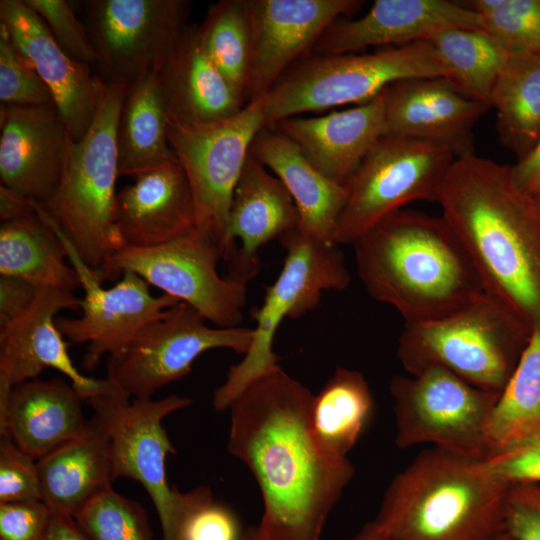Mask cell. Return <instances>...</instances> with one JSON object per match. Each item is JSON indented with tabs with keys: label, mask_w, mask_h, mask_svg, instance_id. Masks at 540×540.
<instances>
[{
	"label": "cell",
	"mask_w": 540,
	"mask_h": 540,
	"mask_svg": "<svg viewBox=\"0 0 540 540\" xmlns=\"http://www.w3.org/2000/svg\"><path fill=\"white\" fill-rule=\"evenodd\" d=\"M313 396L277 365L229 406L228 450L258 483L265 540H319L353 478L351 462L326 454L313 435Z\"/></svg>",
	"instance_id": "6da1fadb"
},
{
	"label": "cell",
	"mask_w": 540,
	"mask_h": 540,
	"mask_svg": "<svg viewBox=\"0 0 540 540\" xmlns=\"http://www.w3.org/2000/svg\"><path fill=\"white\" fill-rule=\"evenodd\" d=\"M438 203L484 291L531 332L540 326V214L511 166L475 154L456 158Z\"/></svg>",
	"instance_id": "7a4b0ae2"
},
{
	"label": "cell",
	"mask_w": 540,
	"mask_h": 540,
	"mask_svg": "<svg viewBox=\"0 0 540 540\" xmlns=\"http://www.w3.org/2000/svg\"><path fill=\"white\" fill-rule=\"evenodd\" d=\"M352 246L367 293L395 308L405 325L448 315L485 292L464 247L442 216L401 209Z\"/></svg>",
	"instance_id": "3957f363"
},
{
	"label": "cell",
	"mask_w": 540,
	"mask_h": 540,
	"mask_svg": "<svg viewBox=\"0 0 540 540\" xmlns=\"http://www.w3.org/2000/svg\"><path fill=\"white\" fill-rule=\"evenodd\" d=\"M512 485L484 459L431 447L392 479L374 521L390 540H492Z\"/></svg>",
	"instance_id": "277c9868"
},
{
	"label": "cell",
	"mask_w": 540,
	"mask_h": 540,
	"mask_svg": "<svg viewBox=\"0 0 540 540\" xmlns=\"http://www.w3.org/2000/svg\"><path fill=\"white\" fill-rule=\"evenodd\" d=\"M104 82L91 126L80 140L70 137L60 184L53 197L40 205L98 275L108 257L125 246L115 220L116 134L129 84Z\"/></svg>",
	"instance_id": "5b68a950"
},
{
	"label": "cell",
	"mask_w": 540,
	"mask_h": 540,
	"mask_svg": "<svg viewBox=\"0 0 540 540\" xmlns=\"http://www.w3.org/2000/svg\"><path fill=\"white\" fill-rule=\"evenodd\" d=\"M530 335L515 313L484 292L448 315L405 325L397 357L411 375L437 366L478 388L501 393Z\"/></svg>",
	"instance_id": "8992f818"
},
{
	"label": "cell",
	"mask_w": 540,
	"mask_h": 540,
	"mask_svg": "<svg viewBox=\"0 0 540 540\" xmlns=\"http://www.w3.org/2000/svg\"><path fill=\"white\" fill-rule=\"evenodd\" d=\"M93 410L91 420L106 434L111 452L112 479L140 483L155 507L161 525V540H183L189 518L212 502L209 486L180 492L169 485L166 460L175 454L163 420L191 405L178 395L161 399H132L114 384L85 401Z\"/></svg>",
	"instance_id": "52a82bcc"
},
{
	"label": "cell",
	"mask_w": 540,
	"mask_h": 540,
	"mask_svg": "<svg viewBox=\"0 0 540 540\" xmlns=\"http://www.w3.org/2000/svg\"><path fill=\"white\" fill-rule=\"evenodd\" d=\"M450 72L429 41L372 53L308 54L294 63L265 95L266 127L303 113L361 104L389 85Z\"/></svg>",
	"instance_id": "ba28073f"
},
{
	"label": "cell",
	"mask_w": 540,
	"mask_h": 540,
	"mask_svg": "<svg viewBox=\"0 0 540 540\" xmlns=\"http://www.w3.org/2000/svg\"><path fill=\"white\" fill-rule=\"evenodd\" d=\"M279 242L286 252L283 267L266 288L262 305L251 312L256 326L249 351L229 367L225 381L213 392L212 405L217 411L229 409L250 383L278 365L273 341L284 318L305 315L318 306L323 291H342L350 284L337 244L314 240L299 228L281 236Z\"/></svg>",
	"instance_id": "9c48e42d"
},
{
	"label": "cell",
	"mask_w": 540,
	"mask_h": 540,
	"mask_svg": "<svg viewBox=\"0 0 540 540\" xmlns=\"http://www.w3.org/2000/svg\"><path fill=\"white\" fill-rule=\"evenodd\" d=\"M264 127L265 95L216 122L195 124L169 119V144L193 194L195 231L212 242L226 262L237 248L228 232L233 192L252 142Z\"/></svg>",
	"instance_id": "30bf717a"
},
{
	"label": "cell",
	"mask_w": 540,
	"mask_h": 540,
	"mask_svg": "<svg viewBox=\"0 0 540 540\" xmlns=\"http://www.w3.org/2000/svg\"><path fill=\"white\" fill-rule=\"evenodd\" d=\"M389 392L397 447L431 444L478 459L491 455L486 429L500 393L478 388L437 366L393 377Z\"/></svg>",
	"instance_id": "8fae6325"
},
{
	"label": "cell",
	"mask_w": 540,
	"mask_h": 540,
	"mask_svg": "<svg viewBox=\"0 0 540 540\" xmlns=\"http://www.w3.org/2000/svg\"><path fill=\"white\" fill-rule=\"evenodd\" d=\"M456 158L446 148L383 136L347 183L348 196L333 241L352 245L362 234L413 201L438 202Z\"/></svg>",
	"instance_id": "7c38bea8"
},
{
	"label": "cell",
	"mask_w": 540,
	"mask_h": 540,
	"mask_svg": "<svg viewBox=\"0 0 540 540\" xmlns=\"http://www.w3.org/2000/svg\"><path fill=\"white\" fill-rule=\"evenodd\" d=\"M206 322L199 311L179 301L108 356L106 378L131 399H150L189 374L206 351L225 348L244 355L249 351L253 329L211 327Z\"/></svg>",
	"instance_id": "4fadbf2b"
},
{
	"label": "cell",
	"mask_w": 540,
	"mask_h": 540,
	"mask_svg": "<svg viewBox=\"0 0 540 540\" xmlns=\"http://www.w3.org/2000/svg\"><path fill=\"white\" fill-rule=\"evenodd\" d=\"M217 247L195 230L166 244L125 246L108 257L99 276L119 279L131 271L177 300L187 303L217 327H236L242 320L247 285L220 276Z\"/></svg>",
	"instance_id": "5bb4252c"
},
{
	"label": "cell",
	"mask_w": 540,
	"mask_h": 540,
	"mask_svg": "<svg viewBox=\"0 0 540 540\" xmlns=\"http://www.w3.org/2000/svg\"><path fill=\"white\" fill-rule=\"evenodd\" d=\"M85 25L102 79L130 84L157 73L188 27L187 0H89Z\"/></svg>",
	"instance_id": "9a60e30c"
},
{
	"label": "cell",
	"mask_w": 540,
	"mask_h": 540,
	"mask_svg": "<svg viewBox=\"0 0 540 540\" xmlns=\"http://www.w3.org/2000/svg\"><path fill=\"white\" fill-rule=\"evenodd\" d=\"M53 221L84 291V297L80 299V316L57 317L56 325L70 343L87 344L81 366L92 371L102 357L117 352L143 326L179 300L164 293L152 294L150 285L131 271L123 272L113 286L103 287L98 273L81 259L72 242Z\"/></svg>",
	"instance_id": "2e32d148"
},
{
	"label": "cell",
	"mask_w": 540,
	"mask_h": 540,
	"mask_svg": "<svg viewBox=\"0 0 540 540\" xmlns=\"http://www.w3.org/2000/svg\"><path fill=\"white\" fill-rule=\"evenodd\" d=\"M358 0H247L252 44L245 105L264 95L298 60L307 56L340 17L351 18Z\"/></svg>",
	"instance_id": "e0dca14e"
},
{
	"label": "cell",
	"mask_w": 540,
	"mask_h": 540,
	"mask_svg": "<svg viewBox=\"0 0 540 540\" xmlns=\"http://www.w3.org/2000/svg\"><path fill=\"white\" fill-rule=\"evenodd\" d=\"M80 309L74 291L42 287L33 304L11 323L0 327V401L12 387L37 379L47 368L65 375L85 402L110 385L107 378L82 374L74 365L57 314Z\"/></svg>",
	"instance_id": "ac0fdd59"
},
{
	"label": "cell",
	"mask_w": 540,
	"mask_h": 540,
	"mask_svg": "<svg viewBox=\"0 0 540 540\" xmlns=\"http://www.w3.org/2000/svg\"><path fill=\"white\" fill-rule=\"evenodd\" d=\"M385 137L414 139L474 154V127L490 106L465 95L449 78L397 81L385 89Z\"/></svg>",
	"instance_id": "d6986e66"
},
{
	"label": "cell",
	"mask_w": 540,
	"mask_h": 540,
	"mask_svg": "<svg viewBox=\"0 0 540 540\" xmlns=\"http://www.w3.org/2000/svg\"><path fill=\"white\" fill-rule=\"evenodd\" d=\"M0 22L49 88L71 139L80 140L94 120L104 80L92 75L91 66L69 57L23 0H1Z\"/></svg>",
	"instance_id": "ffe728a7"
},
{
	"label": "cell",
	"mask_w": 540,
	"mask_h": 540,
	"mask_svg": "<svg viewBox=\"0 0 540 540\" xmlns=\"http://www.w3.org/2000/svg\"><path fill=\"white\" fill-rule=\"evenodd\" d=\"M70 135L55 104L0 106L1 185L40 205L55 194Z\"/></svg>",
	"instance_id": "44dd1931"
},
{
	"label": "cell",
	"mask_w": 540,
	"mask_h": 540,
	"mask_svg": "<svg viewBox=\"0 0 540 540\" xmlns=\"http://www.w3.org/2000/svg\"><path fill=\"white\" fill-rule=\"evenodd\" d=\"M484 29L481 16L447 0H376L360 18L340 17L321 34L311 54L357 53L371 46L426 41L446 29ZM485 30V29H484Z\"/></svg>",
	"instance_id": "7402d4cb"
},
{
	"label": "cell",
	"mask_w": 540,
	"mask_h": 540,
	"mask_svg": "<svg viewBox=\"0 0 540 540\" xmlns=\"http://www.w3.org/2000/svg\"><path fill=\"white\" fill-rule=\"evenodd\" d=\"M298 227L299 213L290 193L249 153L229 211V236L239 245L227 261V275L247 285L261 269L260 248Z\"/></svg>",
	"instance_id": "603a6c76"
},
{
	"label": "cell",
	"mask_w": 540,
	"mask_h": 540,
	"mask_svg": "<svg viewBox=\"0 0 540 540\" xmlns=\"http://www.w3.org/2000/svg\"><path fill=\"white\" fill-rule=\"evenodd\" d=\"M385 90L370 101L321 116H293L271 128L289 138L322 174L347 185L383 137Z\"/></svg>",
	"instance_id": "cb8c5ba5"
},
{
	"label": "cell",
	"mask_w": 540,
	"mask_h": 540,
	"mask_svg": "<svg viewBox=\"0 0 540 540\" xmlns=\"http://www.w3.org/2000/svg\"><path fill=\"white\" fill-rule=\"evenodd\" d=\"M134 179L116 195L115 220L125 246L157 247L195 230L193 194L179 161Z\"/></svg>",
	"instance_id": "d4e9b609"
},
{
	"label": "cell",
	"mask_w": 540,
	"mask_h": 540,
	"mask_svg": "<svg viewBox=\"0 0 540 540\" xmlns=\"http://www.w3.org/2000/svg\"><path fill=\"white\" fill-rule=\"evenodd\" d=\"M82 402L60 378L20 383L0 401V434L39 460L85 431Z\"/></svg>",
	"instance_id": "484cf974"
},
{
	"label": "cell",
	"mask_w": 540,
	"mask_h": 540,
	"mask_svg": "<svg viewBox=\"0 0 540 540\" xmlns=\"http://www.w3.org/2000/svg\"><path fill=\"white\" fill-rule=\"evenodd\" d=\"M156 75L169 119L211 123L245 106L203 49L198 24L188 25Z\"/></svg>",
	"instance_id": "4316f807"
},
{
	"label": "cell",
	"mask_w": 540,
	"mask_h": 540,
	"mask_svg": "<svg viewBox=\"0 0 540 540\" xmlns=\"http://www.w3.org/2000/svg\"><path fill=\"white\" fill-rule=\"evenodd\" d=\"M250 153L284 184L299 213V230L314 240L334 243L339 216L346 203V185L322 174L289 138L264 127ZM335 244V243H334Z\"/></svg>",
	"instance_id": "83f0119b"
},
{
	"label": "cell",
	"mask_w": 540,
	"mask_h": 540,
	"mask_svg": "<svg viewBox=\"0 0 540 540\" xmlns=\"http://www.w3.org/2000/svg\"><path fill=\"white\" fill-rule=\"evenodd\" d=\"M43 501L55 515L75 517L111 487L112 462L106 434L91 419L85 431L38 460Z\"/></svg>",
	"instance_id": "f1b7e54d"
},
{
	"label": "cell",
	"mask_w": 540,
	"mask_h": 540,
	"mask_svg": "<svg viewBox=\"0 0 540 540\" xmlns=\"http://www.w3.org/2000/svg\"><path fill=\"white\" fill-rule=\"evenodd\" d=\"M169 114L157 75L145 73L133 80L117 125L118 172L137 175L178 159L168 140Z\"/></svg>",
	"instance_id": "f546056e"
},
{
	"label": "cell",
	"mask_w": 540,
	"mask_h": 540,
	"mask_svg": "<svg viewBox=\"0 0 540 540\" xmlns=\"http://www.w3.org/2000/svg\"><path fill=\"white\" fill-rule=\"evenodd\" d=\"M36 207V214L1 222L0 275L74 291L81 287L78 274L66 263L52 217L37 202Z\"/></svg>",
	"instance_id": "4dcf8cb0"
},
{
	"label": "cell",
	"mask_w": 540,
	"mask_h": 540,
	"mask_svg": "<svg viewBox=\"0 0 540 540\" xmlns=\"http://www.w3.org/2000/svg\"><path fill=\"white\" fill-rule=\"evenodd\" d=\"M489 104L496 110L501 144L522 159L540 138V54L510 53Z\"/></svg>",
	"instance_id": "1f68e13d"
},
{
	"label": "cell",
	"mask_w": 540,
	"mask_h": 540,
	"mask_svg": "<svg viewBox=\"0 0 540 540\" xmlns=\"http://www.w3.org/2000/svg\"><path fill=\"white\" fill-rule=\"evenodd\" d=\"M373 411V399L365 377L339 367L310 407V424L320 448L335 458H347L365 430Z\"/></svg>",
	"instance_id": "d6a6232c"
},
{
	"label": "cell",
	"mask_w": 540,
	"mask_h": 540,
	"mask_svg": "<svg viewBox=\"0 0 540 540\" xmlns=\"http://www.w3.org/2000/svg\"><path fill=\"white\" fill-rule=\"evenodd\" d=\"M491 455L540 436V326L529 341L489 418Z\"/></svg>",
	"instance_id": "836d02e7"
},
{
	"label": "cell",
	"mask_w": 540,
	"mask_h": 540,
	"mask_svg": "<svg viewBox=\"0 0 540 540\" xmlns=\"http://www.w3.org/2000/svg\"><path fill=\"white\" fill-rule=\"evenodd\" d=\"M427 41L449 70L450 80L468 97L490 106L491 91L510 53L484 29H446Z\"/></svg>",
	"instance_id": "e575fe53"
},
{
	"label": "cell",
	"mask_w": 540,
	"mask_h": 540,
	"mask_svg": "<svg viewBox=\"0 0 540 540\" xmlns=\"http://www.w3.org/2000/svg\"><path fill=\"white\" fill-rule=\"evenodd\" d=\"M198 36L206 54L244 103L252 44L247 0H220L210 5L198 24Z\"/></svg>",
	"instance_id": "d590c367"
},
{
	"label": "cell",
	"mask_w": 540,
	"mask_h": 540,
	"mask_svg": "<svg viewBox=\"0 0 540 540\" xmlns=\"http://www.w3.org/2000/svg\"><path fill=\"white\" fill-rule=\"evenodd\" d=\"M90 540H154L143 506L109 487L74 517Z\"/></svg>",
	"instance_id": "8d00e7d4"
},
{
	"label": "cell",
	"mask_w": 540,
	"mask_h": 540,
	"mask_svg": "<svg viewBox=\"0 0 540 540\" xmlns=\"http://www.w3.org/2000/svg\"><path fill=\"white\" fill-rule=\"evenodd\" d=\"M469 8L509 53L540 54V0H474Z\"/></svg>",
	"instance_id": "74e56055"
},
{
	"label": "cell",
	"mask_w": 540,
	"mask_h": 540,
	"mask_svg": "<svg viewBox=\"0 0 540 540\" xmlns=\"http://www.w3.org/2000/svg\"><path fill=\"white\" fill-rule=\"evenodd\" d=\"M0 102L4 106L54 104L52 94L32 63L14 45L0 22Z\"/></svg>",
	"instance_id": "f35d334b"
},
{
	"label": "cell",
	"mask_w": 540,
	"mask_h": 540,
	"mask_svg": "<svg viewBox=\"0 0 540 540\" xmlns=\"http://www.w3.org/2000/svg\"><path fill=\"white\" fill-rule=\"evenodd\" d=\"M46 24L61 49L72 59L89 66L97 64V53L86 25L65 0H23Z\"/></svg>",
	"instance_id": "ab89813d"
},
{
	"label": "cell",
	"mask_w": 540,
	"mask_h": 540,
	"mask_svg": "<svg viewBox=\"0 0 540 540\" xmlns=\"http://www.w3.org/2000/svg\"><path fill=\"white\" fill-rule=\"evenodd\" d=\"M28 500H41L38 460L1 435L0 503Z\"/></svg>",
	"instance_id": "60d3db41"
},
{
	"label": "cell",
	"mask_w": 540,
	"mask_h": 540,
	"mask_svg": "<svg viewBox=\"0 0 540 540\" xmlns=\"http://www.w3.org/2000/svg\"><path fill=\"white\" fill-rule=\"evenodd\" d=\"M52 516L41 500L0 503V540H43Z\"/></svg>",
	"instance_id": "b9f144b4"
},
{
	"label": "cell",
	"mask_w": 540,
	"mask_h": 540,
	"mask_svg": "<svg viewBox=\"0 0 540 540\" xmlns=\"http://www.w3.org/2000/svg\"><path fill=\"white\" fill-rule=\"evenodd\" d=\"M505 531L514 540H540V486L513 484L508 499Z\"/></svg>",
	"instance_id": "7bdbcfd3"
},
{
	"label": "cell",
	"mask_w": 540,
	"mask_h": 540,
	"mask_svg": "<svg viewBox=\"0 0 540 540\" xmlns=\"http://www.w3.org/2000/svg\"><path fill=\"white\" fill-rule=\"evenodd\" d=\"M486 468L509 483H540V436L484 459Z\"/></svg>",
	"instance_id": "ee69618b"
},
{
	"label": "cell",
	"mask_w": 540,
	"mask_h": 540,
	"mask_svg": "<svg viewBox=\"0 0 540 540\" xmlns=\"http://www.w3.org/2000/svg\"><path fill=\"white\" fill-rule=\"evenodd\" d=\"M242 532L236 514L213 500L189 518L183 540H240Z\"/></svg>",
	"instance_id": "f6af8a7d"
},
{
	"label": "cell",
	"mask_w": 540,
	"mask_h": 540,
	"mask_svg": "<svg viewBox=\"0 0 540 540\" xmlns=\"http://www.w3.org/2000/svg\"><path fill=\"white\" fill-rule=\"evenodd\" d=\"M42 287L19 277L0 275V327L23 314Z\"/></svg>",
	"instance_id": "bcb514c9"
},
{
	"label": "cell",
	"mask_w": 540,
	"mask_h": 540,
	"mask_svg": "<svg viewBox=\"0 0 540 540\" xmlns=\"http://www.w3.org/2000/svg\"><path fill=\"white\" fill-rule=\"evenodd\" d=\"M511 168L515 183L528 195L540 186V138L532 150Z\"/></svg>",
	"instance_id": "7dc6e473"
},
{
	"label": "cell",
	"mask_w": 540,
	"mask_h": 540,
	"mask_svg": "<svg viewBox=\"0 0 540 540\" xmlns=\"http://www.w3.org/2000/svg\"><path fill=\"white\" fill-rule=\"evenodd\" d=\"M37 213L36 202L7 187L0 186L1 222L30 216Z\"/></svg>",
	"instance_id": "c3c4849f"
},
{
	"label": "cell",
	"mask_w": 540,
	"mask_h": 540,
	"mask_svg": "<svg viewBox=\"0 0 540 540\" xmlns=\"http://www.w3.org/2000/svg\"><path fill=\"white\" fill-rule=\"evenodd\" d=\"M43 540H90L73 517L53 514Z\"/></svg>",
	"instance_id": "681fc988"
},
{
	"label": "cell",
	"mask_w": 540,
	"mask_h": 540,
	"mask_svg": "<svg viewBox=\"0 0 540 540\" xmlns=\"http://www.w3.org/2000/svg\"><path fill=\"white\" fill-rule=\"evenodd\" d=\"M353 540H390L387 532L375 521L364 525Z\"/></svg>",
	"instance_id": "f907efd6"
},
{
	"label": "cell",
	"mask_w": 540,
	"mask_h": 540,
	"mask_svg": "<svg viewBox=\"0 0 540 540\" xmlns=\"http://www.w3.org/2000/svg\"><path fill=\"white\" fill-rule=\"evenodd\" d=\"M240 540H265L258 525L249 526L243 530Z\"/></svg>",
	"instance_id": "816d5d0a"
},
{
	"label": "cell",
	"mask_w": 540,
	"mask_h": 540,
	"mask_svg": "<svg viewBox=\"0 0 540 540\" xmlns=\"http://www.w3.org/2000/svg\"><path fill=\"white\" fill-rule=\"evenodd\" d=\"M530 196L532 197V199L534 200L535 204H536V207L538 209V212L540 214V186L538 188H536L531 194Z\"/></svg>",
	"instance_id": "f5cc1de1"
},
{
	"label": "cell",
	"mask_w": 540,
	"mask_h": 540,
	"mask_svg": "<svg viewBox=\"0 0 540 540\" xmlns=\"http://www.w3.org/2000/svg\"><path fill=\"white\" fill-rule=\"evenodd\" d=\"M492 540H514L506 531L498 534Z\"/></svg>",
	"instance_id": "db71d44e"
}]
</instances>
